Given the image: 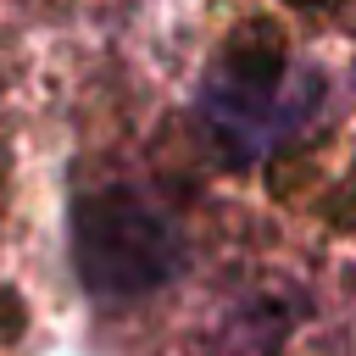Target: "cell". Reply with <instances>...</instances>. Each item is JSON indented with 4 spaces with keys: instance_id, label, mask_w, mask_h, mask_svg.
I'll return each instance as SVG.
<instances>
[{
    "instance_id": "1",
    "label": "cell",
    "mask_w": 356,
    "mask_h": 356,
    "mask_svg": "<svg viewBox=\"0 0 356 356\" xmlns=\"http://www.w3.org/2000/svg\"><path fill=\"white\" fill-rule=\"evenodd\" d=\"M122 356H356V0H195L78 167Z\"/></svg>"
},
{
    "instance_id": "2",
    "label": "cell",
    "mask_w": 356,
    "mask_h": 356,
    "mask_svg": "<svg viewBox=\"0 0 356 356\" xmlns=\"http://www.w3.org/2000/svg\"><path fill=\"white\" fill-rule=\"evenodd\" d=\"M117 6H134V0H0V22H78Z\"/></svg>"
}]
</instances>
